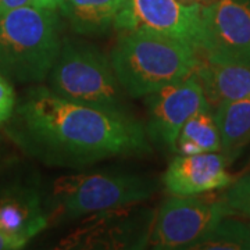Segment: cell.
<instances>
[{"label":"cell","mask_w":250,"mask_h":250,"mask_svg":"<svg viewBox=\"0 0 250 250\" xmlns=\"http://www.w3.org/2000/svg\"><path fill=\"white\" fill-rule=\"evenodd\" d=\"M17 114L25 145L49 166L81 168L150 153L145 125L135 116L83 106L43 86L31 92Z\"/></svg>","instance_id":"1"},{"label":"cell","mask_w":250,"mask_h":250,"mask_svg":"<svg viewBox=\"0 0 250 250\" xmlns=\"http://www.w3.org/2000/svg\"><path fill=\"white\" fill-rule=\"evenodd\" d=\"M108 56L120 85L132 99L185 80L199 64L190 45L145 29L121 32Z\"/></svg>","instance_id":"2"},{"label":"cell","mask_w":250,"mask_h":250,"mask_svg":"<svg viewBox=\"0 0 250 250\" xmlns=\"http://www.w3.org/2000/svg\"><path fill=\"white\" fill-rule=\"evenodd\" d=\"M62 43L57 10L34 4L0 17V75L22 83L42 82L50 74Z\"/></svg>","instance_id":"3"},{"label":"cell","mask_w":250,"mask_h":250,"mask_svg":"<svg viewBox=\"0 0 250 250\" xmlns=\"http://www.w3.org/2000/svg\"><path fill=\"white\" fill-rule=\"evenodd\" d=\"M47 78L49 89L59 98L114 114L134 116L110 56L93 43L62 38L60 53Z\"/></svg>","instance_id":"4"},{"label":"cell","mask_w":250,"mask_h":250,"mask_svg":"<svg viewBox=\"0 0 250 250\" xmlns=\"http://www.w3.org/2000/svg\"><path fill=\"white\" fill-rule=\"evenodd\" d=\"M159 190L153 178L128 172H90L59 179L54 185V214L75 221L89 215L139 205Z\"/></svg>","instance_id":"5"},{"label":"cell","mask_w":250,"mask_h":250,"mask_svg":"<svg viewBox=\"0 0 250 250\" xmlns=\"http://www.w3.org/2000/svg\"><path fill=\"white\" fill-rule=\"evenodd\" d=\"M196 52L207 62L250 64V0L202 6Z\"/></svg>","instance_id":"6"},{"label":"cell","mask_w":250,"mask_h":250,"mask_svg":"<svg viewBox=\"0 0 250 250\" xmlns=\"http://www.w3.org/2000/svg\"><path fill=\"white\" fill-rule=\"evenodd\" d=\"M225 215L220 199L208 202L203 197L171 195L153 220L149 246L159 250L190 249Z\"/></svg>","instance_id":"7"},{"label":"cell","mask_w":250,"mask_h":250,"mask_svg":"<svg viewBox=\"0 0 250 250\" xmlns=\"http://www.w3.org/2000/svg\"><path fill=\"white\" fill-rule=\"evenodd\" d=\"M202 4L184 0H124L113 29L152 31L197 47Z\"/></svg>","instance_id":"8"},{"label":"cell","mask_w":250,"mask_h":250,"mask_svg":"<svg viewBox=\"0 0 250 250\" xmlns=\"http://www.w3.org/2000/svg\"><path fill=\"white\" fill-rule=\"evenodd\" d=\"M146 134L154 142L174 147L184 124L199 110L211 108L202 83L193 72L185 80L145 96Z\"/></svg>","instance_id":"9"},{"label":"cell","mask_w":250,"mask_h":250,"mask_svg":"<svg viewBox=\"0 0 250 250\" xmlns=\"http://www.w3.org/2000/svg\"><path fill=\"white\" fill-rule=\"evenodd\" d=\"M135 206L85 217L86 221L62 242L67 249H143L149 245L150 215Z\"/></svg>","instance_id":"10"},{"label":"cell","mask_w":250,"mask_h":250,"mask_svg":"<svg viewBox=\"0 0 250 250\" xmlns=\"http://www.w3.org/2000/svg\"><path fill=\"white\" fill-rule=\"evenodd\" d=\"M232 181L220 152L179 154L163 175V185L172 196H199L228 188Z\"/></svg>","instance_id":"11"},{"label":"cell","mask_w":250,"mask_h":250,"mask_svg":"<svg viewBox=\"0 0 250 250\" xmlns=\"http://www.w3.org/2000/svg\"><path fill=\"white\" fill-rule=\"evenodd\" d=\"M49 224L35 192L10 190L0 196V231L27 245Z\"/></svg>","instance_id":"12"},{"label":"cell","mask_w":250,"mask_h":250,"mask_svg":"<svg viewBox=\"0 0 250 250\" xmlns=\"http://www.w3.org/2000/svg\"><path fill=\"white\" fill-rule=\"evenodd\" d=\"M195 74L210 106L250 99V64L211 62L199 57Z\"/></svg>","instance_id":"13"},{"label":"cell","mask_w":250,"mask_h":250,"mask_svg":"<svg viewBox=\"0 0 250 250\" xmlns=\"http://www.w3.org/2000/svg\"><path fill=\"white\" fill-rule=\"evenodd\" d=\"M123 1L124 0H64L60 11L77 35L100 38L113 29Z\"/></svg>","instance_id":"14"},{"label":"cell","mask_w":250,"mask_h":250,"mask_svg":"<svg viewBox=\"0 0 250 250\" xmlns=\"http://www.w3.org/2000/svg\"><path fill=\"white\" fill-rule=\"evenodd\" d=\"M215 121L220 132V153L233 163L250 143V99L221 102L215 106Z\"/></svg>","instance_id":"15"},{"label":"cell","mask_w":250,"mask_h":250,"mask_svg":"<svg viewBox=\"0 0 250 250\" xmlns=\"http://www.w3.org/2000/svg\"><path fill=\"white\" fill-rule=\"evenodd\" d=\"M174 149L178 154H199L221 150L214 111L203 108L195 113L179 131Z\"/></svg>","instance_id":"16"},{"label":"cell","mask_w":250,"mask_h":250,"mask_svg":"<svg viewBox=\"0 0 250 250\" xmlns=\"http://www.w3.org/2000/svg\"><path fill=\"white\" fill-rule=\"evenodd\" d=\"M195 250H250V224L225 215L190 248Z\"/></svg>","instance_id":"17"},{"label":"cell","mask_w":250,"mask_h":250,"mask_svg":"<svg viewBox=\"0 0 250 250\" xmlns=\"http://www.w3.org/2000/svg\"><path fill=\"white\" fill-rule=\"evenodd\" d=\"M227 215L250 220V172L232 184L220 197Z\"/></svg>","instance_id":"18"},{"label":"cell","mask_w":250,"mask_h":250,"mask_svg":"<svg viewBox=\"0 0 250 250\" xmlns=\"http://www.w3.org/2000/svg\"><path fill=\"white\" fill-rule=\"evenodd\" d=\"M16 107V93L10 81L0 75V125L9 121Z\"/></svg>","instance_id":"19"},{"label":"cell","mask_w":250,"mask_h":250,"mask_svg":"<svg viewBox=\"0 0 250 250\" xmlns=\"http://www.w3.org/2000/svg\"><path fill=\"white\" fill-rule=\"evenodd\" d=\"M25 246V243H22L18 239H14L9 235L0 231V250H16L22 249Z\"/></svg>","instance_id":"20"},{"label":"cell","mask_w":250,"mask_h":250,"mask_svg":"<svg viewBox=\"0 0 250 250\" xmlns=\"http://www.w3.org/2000/svg\"><path fill=\"white\" fill-rule=\"evenodd\" d=\"M32 4V0H0V17L11 10Z\"/></svg>","instance_id":"21"},{"label":"cell","mask_w":250,"mask_h":250,"mask_svg":"<svg viewBox=\"0 0 250 250\" xmlns=\"http://www.w3.org/2000/svg\"><path fill=\"white\" fill-rule=\"evenodd\" d=\"M64 0H32V4L41 9L60 10Z\"/></svg>","instance_id":"22"},{"label":"cell","mask_w":250,"mask_h":250,"mask_svg":"<svg viewBox=\"0 0 250 250\" xmlns=\"http://www.w3.org/2000/svg\"><path fill=\"white\" fill-rule=\"evenodd\" d=\"M185 1H190V0H185Z\"/></svg>","instance_id":"23"}]
</instances>
